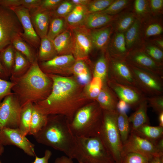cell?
<instances>
[{
    "instance_id": "obj_1",
    "label": "cell",
    "mask_w": 163,
    "mask_h": 163,
    "mask_svg": "<svg viewBox=\"0 0 163 163\" xmlns=\"http://www.w3.org/2000/svg\"><path fill=\"white\" fill-rule=\"evenodd\" d=\"M52 81L51 92L44 100L34 104L43 113L60 115L70 122L76 111L88 103L79 84L74 79L57 75L46 74Z\"/></svg>"
},
{
    "instance_id": "obj_2",
    "label": "cell",
    "mask_w": 163,
    "mask_h": 163,
    "mask_svg": "<svg viewBox=\"0 0 163 163\" xmlns=\"http://www.w3.org/2000/svg\"><path fill=\"white\" fill-rule=\"evenodd\" d=\"M10 77L14 83L12 91L21 107L28 102L35 104L44 100L52 90V81L41 69L37 59L23 75Z\"/></svg>"
},
{
    "instance_id": "obj_3",
    "label": "cell",
    "mask_w": 163,
    "mask_h": 163,
    "mask_svg": "<svg viewBox=\"0 0 163 163\" xmlns=\"http://www.w3.org/2000/svg\"><path fill=\"white\" fill-rule=\"evenodd\" d=\"M38 143L64 153L70 158L74 149L75 136L70 126V121L60 115L48 116L43 127L33 136Z\"/></svg>"
},
{
    "instance_id": "obj_4",
    "label": "cell",
    "mask_w": 163,
    "mask_h": 163,
    "mask_svg": "<svg viewBox=\"0 0 163 163\" xmlns=\"http://www.w3.org/2000/svg\"><path fill=\"white\" fill-rule=\"evenodd\" d=\"M103 110L96 101L80 108L70 122L75 136H98L103 118Z\"/></svg>"
},
{
    "instance_id": "obj_5",
    "label": "cell",
    "mask_w": 163,
    "mask_h": 163,
    "mask_svg": "<svg viewBox=\"0 0 163 163\" xmlns=\"http://www.w3.org/2000/svg\"><path fill=\"white\" fill-rule=\"evenodd\" d=\"M70 158L79 163H115L98 136H75L74 149Z\"/></svg>"
},
{
    "instance_id": "obj_6",
    "label": "cell",
    "mask_w": 163,
    "mask_h": 163,
    "mask_svg": "<svg viewBox=\"0 0 163 163\" xmlns=\"http://www.w3.org/2000/svg\"><path fill=\"white\" fill-rule=\"evenodd\" d=\"M118 110H103L102 124L98 136L116 163H121L123 145L117 124Z\"/></svg>"
},
{
    "instance_id": "obj_7",
    "label": "cell",
    "mask_w": 163,
    "mask_h": 163,
    "mask_svg": "<svg viewBox=\"0 0 163 163\" xmlns=\"http://www.w3.org/2000/svg\"><path fill=\"white\" fill-rule=\"evenodd\" d=\"M23 32L16 15L11 10L0 5V51L11 43L12 39Z\"/></svg>"
},
{
    "instance_id": "obj_8",
    "label": "cell",
    "mask_w": 163,
    "mask_h": 163,
    "mask_svg": "<svg viewBox=\"0 0 163 163\" xmlns=\"http://www.w3.org/2000/svg\"><path fill=\"white\" fill-rule=\"evenodd\" d=\"M126 62L138 89L146 97L163 95V78Z\"/></svg>"
},
{
    "instance_id": "obj_9",
    "label": "cell",
    "mask_w": 163,
    "mask_h": 163,
    "mask_svg": "<svg viewBox=\"0 0 163 163\" xmlns=\"http://www.w3.org/2000/svg\"><path fill=\"white\" fill-rule=\"evenodd\" d=\"M22 107L14 94L0 103V130L4 128H18Z\"/></svg>"
},
{
    "instance_id": "obj_10",
    "label": "cell",
    "mask_w": 163,
    "mask_h": 163,
    "mask_svg": "<svg viewBox=\"0 0 163 163\" xmlns=\"http://www.w3.org/2000/svg\"><path fill=\"white\" fill-rule=\"evenodd\" d=\"M123 157L127 153L134 152L149 160L155 157L163 155V153L158 150L153 143L132 132H130L127 140L123 144Z\"/></svg>"
},
{
    "instance_id": "obj_11",
    "label": "cell",
    "mask_w": 163,
    "mask_h": 163,
    "mask_svg": "<svg viewBox=\"0 0 163 163\" xmlns=\"http://www.w3.org/2000/svg\"><path fill=\"white\" fill-rule=\"evenodd\" d=\"M107 56L109 63V78L118 83L139 89L132 73L124 59L111 56L108 53Z\"/></svg>"
},
{
    "instance_id": "obj_12",
    "label": "cell",
    "mask_w": 163,
    "mask_h": 163,
    "mask_svg": "<svg viewBox=\"0 0 163 163\" xmlns=\"http://www.w3.org/2000/svg\"><path fill=\"white\" fill-rule=\"evenodd\" d=\"M124 59L132 65L163 77V64L154 61L142 48H134L129 51Z\"/></svg>"
},
{
    "instance_id": "obj_13",
    "label": "cell",
    "mask_w": 163,
    "mask_h": 163,
    "mask_svg": "<svg viewBox=\"0 0 163 163\" xmlns=\"http://www.w3.org/2000/svg\"><path fill=\"white\" fill-rule=\"evenodd\" d=\"M106 84L119 100L125 102L129 107L132 109L135 110L147 97L139 89L118 83L110 78L107 81Z\"/></svg>"
},
{
    "instance_id": "obj_14",
    "label": "cell",
    "mask_w": 163,
    "mask_h": 163,
    "mask_svg": "<svg viewBox=\"0 0 163 163\" xmlns=\"http://www.w3.org/2000/svg\"><path fill=\"white\" fill-rule=\"evenodd\" d=\"M0 144L4 146H15L29 156H36L35 145L23 135L18 128H4L1 129Z\"/></svg>"
},
{
    "instance_id": "obj_15",
    "label": "cell",
    "mask_w": 163,
    "mask_h": 163,
    "mask_svg": "<svg viewBox=\"0 0 163 163\" xmlns=\"http://www.w3.org/2000/svg\"><path fill=\"white\" fill-rule=\"evenodd\" d=\"M70 29L73 37L72 54L76 60H84L86 59L94 48L89 30L83 26Z\"/></svg>"
},
{
    "instance_id": "obj_16",
    "label": "cell",
    "mask_w": 163,
    "mask_h": 163,
    "mask_svg": "<svg viewBox=\"0 0 163 163\" xmlns=\"http://www.w3.org/2000/svg\"><path fill=\"white\" fill-rule=\"evenodd\" d=\"M16 15L22 27L23 32L20 36L32 47L39 48L40 39L36 33L32 23L30 10L22 6L9 8Z\"/></svg>"
},
{
    "instance_id": "obj_17",
    "label": "cell",
    "mask_w": 163,
    "mask_h": 163,
    "mask_svg": "<svg viewBox=\"0 0 163 163\" xmlns=\"http://www.w3.org/2000/svg\"><path fill=\"white\" fill-rule=\"evenodd\" d=\"M76 59L72 54L58 55L53 59L39 63L42 71L46 74L72 72Z\"/></svg>"
},
{
    "instance_id": "obj_18",
    "label": "cell",
    "mask_w": 163,
    "mask_h": 163,
    "mask_svg": "<svg viewBox=\"0 0 163 163\" xmlns=\"http://www.w3.org/2000/svg\"><path fill=\"white\" fill-rule=\"evenodd\" d=\"M30 19L35 32L40 39L46 36L50 20L51 11L37 8L30 10Z\"/></svg>"
},
{
    "instance_id": "obj_19",
    "label": "cell",
    "mask_w": 163,
    "mask_h": 163,
    "mask_svg": "<svg viewBox=\"0 0 163 163\" xmlns=\"http://www.w3.org/2000/svg\"><path fill=\"white\" fill-rule=\"evenodd\" d=\"M119 15H110L101 12L88 13L82 26L90 30L98 29L111 24Z\"/></svg>"
},
{
    "instance_id": "obj_20",
    "label": "cell",
    "mask_w": 163,
    "mask_h": 163,
    "mask_svg": "<svg viewBox=\"0 0 163 163\" xmlns=\"http://www.w3.org/2000/svg\"><path fill=\"white\" fill-rule=\"evenodd\" d=\"M113 30L111 24L98 29L89 30L93 48L104 51L109 44Z\"/></svg>"
},
{
    "instance_id": "obj_21",
    "label": "cell",
    "mask_w": 163,
    "mask_h": 163,
    "mask_svg": "<svg viewBox=\"0 0 163 163\" xmlns=\"http://www.w3.org/2000/svg\"><path fill=\"white\" fill-rule=\"evenodd\" d=\"M106 83H104L102 88L95 101L103 110L108 111L117 110V104L119 99Z\"/></svg>"
},
{
    "instance_id": "obj_22",
    "label": "cell",
    "mask_w": 163,
    "mask_h": 163,
    "mask_svg": "<svg viewBox=\"0 0 163 163\" xmlns=\"http://www.w3.org/2000/svg\"><path fill=\"white\" fill-rule=\"evenodd\" d=\"M53 42L58 55L72 54L73 37L69 28L56 37Z\"/></svg>"
},
{
    "instance_id": "obj_23",
    "label": "cell",
    "mask_w": 163,
    "mask_h": 163,
    "mask_svg": "<svg viewBox=\"0 0 163 163\" xmlns=\"http://www.w3.org/2000/svg\"><path fill=\"white\" fill-rule=\"evenodd\" d=\"M148 107L146 99L142 101L135 109V111L128 117L131 132L136 130L139 127L149 124V119L147 114Z\"/></svg>"
},
{
    "instance_id": "obj_24",
    "label": "cell",
    "mask_w": 163,
    "mask_h": 163,
    "mask_svg": "<svg viewBox=\"0 0 163 163\" xmlns=\"http://www.w3.org/2000/svg\"><path fill=\"white\" fill-rule=\"evenodd\" d=\"M128 52L124 33L116 32L109 45L108 53L113 56L124 59Z\"/></svg>"
},
{
    "instance_id": "obj_25",
    "label": "cell",
    "mask_w": 163,
    "mask_h": 163,
    "mask_svg": "<svg viewBox=\"0 0 163 163\" xmlns=\"http://www.w3.org/2000/svg\"><path fill=\"white\" fill-rule=\"evenodd\" d=\"M88 14L86 6L75 5L65 18L68 28L71 29L82 26Z\"/></svg>"
},
{
    "instance_id": "obj_26",
    "label": "cell",
    "mask_w": 163,
    "mask_h": 163,
    "mask_svg": "<svg viewBox=\"0 0 163 163\" xmlns=\"http://www.w3.org/2000/svg\"><path fill=\"white\" fill-rule=\"evenodd\" d=\"M155 144L163 137V127L152 126L149 124L143 125L132 131Z\"/></svg>"
},
{
    "instance_id": "obj_27",
    "label": "cell",
    "mask_w": 163,
    "mask_h": 163,
    "mask_svg": "<svg viewBox=\"0 0 163 163\" xmlns=\"http://www.w3.org/2000/svg\"><path fill=\"white\" fill-rule=\"evenodd\" d=\"M141 28V21L136 18L133 24L124 34L128 52L133 49V47L138 43L140 38Z\"/></svg>"
},
{
    "instance_id": "obj_28",
    "label": "cell",
    "mask_w": 163,
    "mask_h": 163,
    "mask_svg": "<svg viewBox=\"0 0 163 163\" xmlns=\"http://www.w3.org/2000/svg\"><path fill=\"white\" fill-rule=\"evenodd\" d=\"M58 55L53 41L46 36L40 39L37 59L40 62L50 60Z\"/></svg>"
},
{
    "instance_id": "obj_29",
    "label": "cell",
    "mask_w": 163,
    "mask_h": 163,
    "mask_svg": "<svg viewBox=\"0 0 163 163\" xmlns=\"http://www.w3.org/2000/svg\"><path fill=\"white\" fill-rule=\"evenodd\" d=\"M15 50L23 54L31 63L37 59L32 47L20 35L15 36L11 43Z\"/></svg>"
},
{
    "instance_id": "obj_30",
    "label": "cell",
    "mask_w": 163,
    "mask_h": 163,
    "mask_svg": "<svg viewBox=\"0 0 163 163\" xmlns=\"http://www.w3.org/2000/svg\"><path fill=\"white\" fill-rule=\"evenodd\" d=\"M72 72L76 77L77 82L80 84L87 85L91 80L88 67L83 60H76L72 66Z\"/></svg>"
},
{
    "instance_id": "obj_31",
    "label": "cell",
    "mask_w": 163,
    "mask_h": 163,
    "mask_svg": "<svg viewBox=\"0 0 163 163\" xmlns=\"http://www.w3.org/2000/svg\"><path fill=\"white\" fill-rule=\"evenodd\" d=\"M33 106V104L28 102L22 107L18 128L25 136L30 131Z\"/></svg>"
},
{
    "instance_id": "obj_32",
    "label": "cell",
    "mask_w": 163,
    "mask_h": 163,
    "mask_svg": "<svg viewBox=\"0 0 163 163\" xmlns=\"http://www.w3.org/2000/svg\"><path fill=\"white\" fill-rule=\"evenodd\" d=\"M48 116L42 113L33 104L32 117L28 135L33 136L43 127L47 121Z\"/></svg>"
},
{
    "instance_id": "obj_33",
    "label": "cell",
    "mask_w": 163,
    "mask_h": 163,
    "mask_svg": "<svg viewBox=\"0 0 163 163\" xmlns=\"http://www.w3.org/2000/svg\"><path fill=\"white\" fill-rule=\"evenodd\" d=\"M31 64L23 54L15 49L14 63L10 76H21L27 71Z\"/></svg>"
},
{
    "instance_id": "obj_34",
    "label": "cell",
    "mask_w": 163,
    "mask_h": 163,
    "mask_svg": "<svg viewBox=\"0 0 163 163\" xmlns=\"http://www.w3.org/2000/svg\"><path fill=\"white\" fill-rule=\"evenodd\" d=\"M68 28L65 18L52 17L46 37L53 41L56 37Z\"/></svg>"
},
{
    "instance_id": "obj_35",
    "label": "cell",
    "mask_w": 163,
    "mask_h": 163,
    "mask_svg": "<svg viewBox=\"0 0 163 163\" xmlns=\"http://www.w3.org/2000/svg\"><path fill=\"white\" fill-rule=\"evenodd\" d=\"M136 17L134 13L129 12L120 15L115 20L113 27L115 32L124 33L132 26Z\"/></svg>"
},
{
    "instance_id": "obj_36",
    "label": "cell",
    "mask_w": 163,
    "mask_h": 163,
    "mask_svg": "<svg viewBox=\"0 0 163 163\" xmlns=\"http://www.w3.org/2000/svg\"><path fill=\"white\" fill-rule=\"evenodd\" d=\"M117 124L123 145L127 140L131 132L130 124L126 112L118 110Z\"/></svg>"
},
{
    "instance_id": "obj_37",
    "label": "cell",
    "mask_w": 163,
    "mask_h": 163,
    "mask_svg": "<svg viewBox=\"0 0 163 163\" xmlns=\"http://www.w3.org/2000/svg\"><path fill=\"white\" fill-rule=\"evenodd\" d=\"M15 53V49L11 44L0 51L1 62L9 76L14 63Z\"/></svg>"
},
{
    "instance_id": "obj_38",
    "label": "cell",
    "mask_w": 163,
    "mask_h": 163,
    "mask_svg": "<svg viewBox=\"0 0 163 163\" xmlns=\"http://www.w3.org/2000/svg\"><path fill=\"white\" fill-rule=\"evenodd\" d=\"M93 76L100 78L104 83L109 78V63L107 54H103L97 60L94 68Z\"/></svg>"
},
{
    "instance_id": "obj_39",
    "label": "cell",
    "mask_w": 163,
    "mask_h": 163,
    "mask_svg": "<svg viewBox=\"0 0 163 163\" xmlns=\"http://www.w3.org/2000/svg\"><path fill=\"white\" fill-rule=\"evenodd\" d=\"M104 83L100 78L93 76L85 88V93L87 96L91 99L95 100L102 88Z\"/></svg>"
},
{
    "instance_id": "obj_40",
    "label": "cell",
    "mask_w": 163,
    "mask_h": 163,
    "mask_svg": "<svg viewBox=\"0 0 163 163\" xmlns=\"http://www.w3.org/2000/svg\"><path fill=\"white\" fill-rule=\"evenodd\" d=\"M75 6L69 0H63L56 9L51 11L52 17L65 18Z\"/></svg>"
},
{
    "instance_id": "obj_41",
    "label": "cell",
    "mask_w": 163,
    "mask_h": 163,
    "mask_svg": "<svg viewBox=\"0 0 163 163\" xmlns=\"http://www.w3.org/2000/svg\"><path fill=\"white\" fill-rule=\"evenodd\" d=\"M130 2L128 0H114L107 8L101 12L110 15H117L128 6Z\"/></svg>"
},
{
    "instance_id": "obj_42",
    "label": "cell",
    "mask_w": 163,
    "mask_h": 163,
    "mask_svg": "<svg viewBox=\"0 0 163 163\" xmlns=\"http://www.w3.org/2000/svg\"><path fill=\"white\" fill-rule=\"evenodd\" d=\"M114 0H91L86 6L88 13L101 11L107 8Z\"/></svg>"
},
{
    "instance_id": "obj_43",
    "label": "cell",
    "mask_w": 163,
    "mask_h": 163,
    "mask_svg": "<svg viewBox=\"0 0 163 163\" xmlns=\"http://www.w3.org/2000/svg\"><path fill=\"white\" fill-rule=\"evenodd\" d=\"M134 14L139 19L140 17H144L151 11L149 5V1L136 0L134 2Z\"/></svg>"
},
{
    "instance_id": "obj_44",
    "label": "cell",
    "mask_w": 163,
    "mask_h": 163,
    "mask_svg": "<svg viewBox=\"0 0 163 163\" xmlns=\"http://www.w3.org/2000/svg\"><path fill=\"white\" fill-rule=\"evenodd\" d=\"M142 49L154 61L163 64V52L162 50L152 45H147Z\"/></svg>"
},
{
    "instance_id": "obj_45",
    "label": "cell",
    "mask_w": 163,
    "mask_h": 163,
    "mask_svg": "<svg viewBox=\"0 0 163 163\" xmlns=\"http://www.w3.org/2000/svg\"><path fill=\"white\" fill-rule=\"evenodd\" d=\"M148 105L158 114L163 112V95L147 97L146 98Z\"/></svg>"
},
{
    "instance_id": "obj_46",
    "label": "cell",
    "mask_w": 163,
    "mask_h": 163,
    "mask_svg": "<svg viewBox=\"0 0 163 163\" xmlns=\"http://www.w3.org/2000/svg\"><path fill=\"white\" fill-rule=\"evenodd\" d=\"M163 32L161 25L157 22L150 23L146 26L144 31V38H148L158 36Z\"/></svg>"
},
{
    "instance_id": "obj_47",
    "label": "cell",
    "mask_w": 163,
    "mask_h": 163,
    "mask_svg": "<svg viewBox=\"0 0 163 163\" xmlns=\"http://www.w3.org/2000/svg\"><path fill=\"white\" fill-rule=\"evenodd\" d=\"M149 160L137 153L129 152L125 154L121 163H148Z\"/></svg>"
},
{
    "instance_id": "obj_48",
    "label": "cell",
    "mask_w": 163,
    "mask_h": 163,
    "mask_svg": "<svg viewBox=\"0 0 163 163\" xmlns=\"http://www.w3.org/2000/svg\"><path fill=\"white\" fill-rule=\"evenodd\" d=\"M14 83L0 78V103L6 96L13 94L12 89Z\"/></svg>"
},
{
    "instance_id": "obj_49",
    "label": "cell",
    "mask_w": 163,
    "mask_h": 163,
    "mask_svg": "<svg viewBox=\"0 0 163 163\" xmlns=\"http://www.w3.org/2000/svg\"><path fill=\"white\" fill-rule=\"evenodd\" d=\"M63 0H42L40 6L37 8L39 10L50 11L56 9Z\"/></svg>"
},
{
    "instance_id": "obj_50",
    "label": "cell",
    "mask_w": 163,
    "mask_h": 163,
    "mask_svg": "<svg viewBox=\"0 0 163 163\" xmlns=\"http://www.w3.org/2000/svg\"><path fill=\"white\" fill-rule=\"evenodd\" d=\"M150 11L154 14L160 13L162 11L163 0H151L149 1Z\"/></svg>"
},
{
    "instance_id": "obj_51",
    "label": "cell",
    "mask_w": 163,
    "mask_h": 163,
    "mask_svg": "<svg viewBox=\"0 0 163 163\" xmlns=\"http://www.w3.org/2000/svg\"><path fill=\"white\" fill-rule=\"evenodd\" d=\"M42 0H20L21 6L29 10L38 8Z\"/></svg>"
},
{
    "instance_id": "obj_52",
    "label": "cell",
    "mask_w": 163,
    "mask_h": 163,
    "mask_svg": "<svg viewBox=\"0 0 163 163\" xmlns=\"http://www.w3.org/2000/svg\"><path fill=\"white\" fill-rule=\"evenodd\" d=\"M52 155L51 152L48 149L45 150L44 156L39 158L35 156L34 161L32 163H48V161Z\"/></svg>"
},
{
    "instance_id": "obj_53",
    "label": "cell",
    "mask_w": 163,
    "mask_h": 163,
    "mask_svg": "<svg viewBox=\"0 0 163 163\" xmlns=\"http://www.w3.org/2000/svg\"><path fill=\"white\" fill-rule=\"evenodd\" d=\"M0 5L7 8L21 6L20 0H0Z\"/></svg>"
},
{
    "instance_id": "obj_54",
    "label": "cell",
    "mask_w": 163,
    "mask_h": 163,
    "mask_svg": "<svg viewBox=\"0 0 163 163\" xmlns=\"http://www.w3.org/2000/svg\"><path fill=\"white\" fill-rule=\"evenodd\" d=\"M55 163H73L72 159L66 156H62L57 158Z\"/></svg>"
},
{
    "instance_id": "obj_55",
    "label": "cell",
    "mask_w": 163,
    "mask_h": 163,
    "mask_svg": "<svg viewBox=\"0 0 163 163\" xmlns=\"http://www.w3.org/2000/svg\"><path fill=\"white\" fill-rule=\"evenodd\" d=\"M129 107L127 104L124 101L119 100L117 104V109L119 111L125 112Z\"/></svg>"
},
{
    "instance_id": "obj_56",
    "label": "cell",
    "mask_w": 163,
    "mask_h": 163,
    "mask_svg": "<svg viewBox=\"0 0 163 163\" xmlns=\"http://www.w3.org/2000/svg\"><path fill=\"white\" fill-rule=\"evenodd\" d=\"M9 77V76L4 67L0 58V78L7 80Z\"/></svg>"
},
{
    "instance_id": "obj_57",
    "label": "cell",
    "mask_w": 163,
    "mask_h": 163,
    "mask_svg": "<svg viewBox=\"0 0 163 163\" xmlns=\"http://www.w3.org/2000/svg\"><path fill=\"white\" fill-rule=\"evenodd\" d=\"M75 5L86 6L91 0H70Z\"/></svg>"
},
{
    "instance_id": "obj_58",
    "label": "cell",
    "mask_w": 163,
    "mask_h": 163,
    "mask_svg": "<svg viewBox=\"0 0 163 163\" xmlns=\"http://www.w3.org/2000/svg\"><path fill=\"white\" fill-rule=\"evenodd\" d=\"M155 145L159 152L163 153V137L156 142Z\"/></svg>"
},
{
    "instance_id": "obj_59",
    "label": "cell",
    "mask_w": 163,
    "mask_h": 163,
    "mask_svg": "<svg viewBox=\"0 0 163 163\" xmlns=\"http://www.w3.org/2000/svg\"><path fill=\"white\" fill-rule=\"evenodd\" d=\"M148 163H163V155L155 157L149 160Z\"/></svg>"
},
{
    "instance_id": "obj_60",
    "label": "cell",
    "mask_w": 163,
    "mask_h": 163,
    "mask_svg": "<svg viewBox=\"0 0 163 163\" xmlns=\"http://www.w3.org/2000/svg\"><path fill=\"white\" fill-rule=\"evenodd\" d=\"M154 43L157 45V47L162 50L163 48V40L161 39H156L154 40Z\"/></svg>"
},
{
    "instance_id": "obj_61",
    "label": "cell",
    "mask_w": 163,
    "mask_h": 163,
    "mask_svg": "<svg viewBox=\"0 0 163 163\" xmlns=\"http://www.w3.org/2000/svg\"><path fill=\"white\" fill-rule=\"evenodd\" d=\"M158 115V120L159 126L163 127V112L160 113Z\"/></svg>"
},
{
    "instance_id": "obj_62",
    "label": "cell",
    "mask_w": 163,
    "mask_h": 163,
    "mask_svg": "<svg viewBox=\"0 0 163 163\" xmlns=\"http://www.w3.org/2000/svg\"><path fill=\"white\" fill-rule=\"evenodd\" d=\"M4 147L3 145L0 144V157L4 152ZM0 163H2L0 159Z\"/></svg>"
},
{
    "instance_id": "obj_63",
    "label": "cell",
    "mask_w": 163,
    "mask_h": 163,
    "mask_svg": "<svg viewBox=\"0 0 163 163\" xmlns=\"http://www.w3.org/2000/svg\"></svg>"
}]
</instances>
